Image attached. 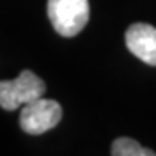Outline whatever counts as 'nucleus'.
<instances>
[{
  "mask_svg": "<svg viewBox=\"0 0 156 156\" xmlns=\"http://www.w3.org/2000/svg\"><path fill=\"white\" fill-rule=\"evenodd\" d=\"M127 49L142 62L156 66V28L146 23H134L125 33Z\"/></svg>",
  "mask_w": 156,
  "mask_h": 156,
  "instance_id": "4",
  "label": "nucleus"
},
{
  "mask_svg": "<svg viewBox=\"0 0 156 156\" xmlns=\"http://www.w3.org/2000/svg\"><path fill=\"white\" fill-rule=\"evenodd\" d=\"M62 118V108L52 99H37L26 102L19 115L21 128L30 135H40L54 128Z\"/></svg>",
  "mask_w": 156,
  "mask_h": 156,
  "instance_id": "3",
  "label": "nucleus"
},
{
  "mask_svg": "<svg viewBox=\"0 0 156 156\" xmlns=\"http://www.w3.org/2000/svg\"><path fill=\"white\" fill-rule=\"evenodd\" d=\"M111 156H156L154 151L142 147L130 137H120L111 146Z\"/></svg>",
  "mask_w": 156,
  "mask_h": 156,
  "instance_id": "5",
  "label": "nucleus"
},
{
  "mask_svg": "<svg viewBox=\"0 0 156 156\" xmlns=\"http://www.w3.org/2000/svg\"><path fill=\"white\" fill-rule=\"evenodd\" d=\"M45 92V83L33 71L24 69L14 80L0 82V108L5 111H14L26 102L42 97Z\"/></svg>",
  "mask_w": 156,
  "mask_h": 156,
  "instance_id": "2",
  "label": "nucleus"
},
{
  "mask_svg": "<svg viewBox=\"0 0 156 156\" xmlns=\"http://www.w3.org/2000/svg\"><path fill=\"white\" fill-rule=\"evenodd\" d=\"M47 16L61 37H75L89 23V0H49Z\"/></svg>",
  "mask_w": 156,
  "mask_h": 156,
  "instance_id": "1",
  "label": "nucleus"
}]
</instances>
